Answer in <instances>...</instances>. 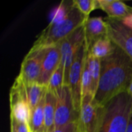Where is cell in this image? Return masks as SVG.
Here are the masks:
<instances>
[{"label": "cell", "mask_w": 132, "mask_h": 132, "mask_svg": "<svg viewBox=\"0 0 132 132\" xmlns=\"http://www.w3.org/2000/svg\"><path fill=\"white\" fill-rule=\"evenodd\" d=\"M127 92H128V94L132 97V79L131 80V82H130V84H129L128 89H127Z\"/></svg>", "instance_id": "d4e9b609"}, {"label": "cell", "mask_w": 132, "mask_h": 132, "mask_svg": "<svg viewBox=\"0 0 132 132\" xmlns=\"http://www.w3.org/2000/svg\"><path fill=\"white\" fill-rule=\"evenodd\" d=\"M52 132H77V122H73L65 126L55 128Z\"/></svg>", "instance_id": "603a6c76"}, {"label": "cell", "mask_w": 132, "mask_h": 132, "mask_svg": "<svg viewBox=\"0 0 132 132\" xmlns=\"http://www.w3.org/2000/svg\"><path fill=\"white\" fill-rule=\"evenodd\" d=\"M84 26L87 50L97 39L108 36V24L102 17H88Z\"/></svg>", "instance_id": "8fae6325"}, {"label": "cell", "mask_w": 132, "mask_h": 132, "mask_svg": "<svg viewBox=\"0 0 132 132\" xmlns=\"http://www.w3.org/2000/svg\"><path fill=\"white\" fill-rule=\"evenodd\" d=\"M106 22L108 38L132 60V29L124 26L121 19L108 18Z\"/></svg>", "instance_id": "9c48e42d"}, {"label": "cell", "mask_w": 132, "mask_h": 132, "mask_svg": "<svg viewBox=\"0 0 132 132\" xmlns=\"http://www.w3.org/2000/svg\"><path fill=\"white\" fill-rule=\"evenodd\" d=\"M70 7V5L68 6L65 5L64 2H61L58 6L54 8L50 12V24H57L64 21L68 15Z\"/></svg>", "instance_id": "d6986e66"}, {"label": "cell", "mask_w": 132, "mask_h": 132, "mask_svg": "<svg viewBox=\"0 0 132 132\" xmlns=\"http://www.w3.org/2000/svg\"><path fill=\"white\" fill-rule=\"evenodd\" d=\"M131 79L132 60L115 46L113 53L101 60V77L94 101L104 108L113 98L127 91Z\"/></svg>", "instance_id": "6da1fadb"}, {"label": "cell", "mask_w": 132, "mask_h": 132, "mask_svg": "<svg viewBox=\"0 0 132 132\" xmlns=\"http://www.w3.org/2000/svg\"><path fill=\"white\" fill-rule=\"evenodd\" d=\"M26 95L28 103L32 111L40 103L42 99L45 97L47 87H44L38 83L29 84L26 86Z\"/></svg>", "instance_id": "2e32d148"}, {"label": "cell", "mask_w": 132, "mask_h": 132, "mask_svg": "<svg viewBox=\"0 0 132 132\" xmlns=\"http://www.w3.org/2000/svg\"><path fill=\"white\" fill-rule=\"evenodd\" d=\"M31 132H34V131H31Z\"/></svg>", "instance_id": "83f0119b"}, {"label": "cell", "mask_w": 132, "mask_h": 132, "mask_svg": "<svg viewBox=\"0 0 132 132\" xmlns=\"http://www.w3.org/2000/svg\"><path fill=\"white\" fill-rule=\"evenodd\" d=\"M121 22L124 24V26H125L127 28L132 29V13L129 14L124 19H122Z\"/></svg>", "instance_id": "cb8c5ba5"}, {"label": "cell", "mask_w": 132, "mask_h": 132, "mask_svg": "<svg viewBox=\"0 0 132 132\" xmlns=\"http://www.w3.org/2000/svg\"><path fill=\"white\" fill-rule=\"evenodd\" d=\"M46 49L31 48L25 56L22 64L19 78L26 86L38 83L42 70V63Z\"/></svg>", "instance_id": "ba28073f"}, {"label": "cell", "mask_w": 132, "mask_h": 132, "mask_svg": "<svg viewBox=\"0 0 132 132\" xmlns=\"http://www.w3.org/2000/svg\"><path fill=\"white\" fill-rule=\"evenodd\" d=\"M88 94L93 95L92 88H91V77H90L88 67L86 63V60H85L84 67L83 75H82V83H81V99L82 97Z\"/></svg>", "instance_id": "44dd1931"}, {"label": "cell", "mask_w": 132, "mask_h": 132, "mask_svg": "<svg viewBox=\"0 0 132 132\" xmlns=\"http://www.w3.org/2000/svg\"><path fill=\"white\" fill-rule=\"evenodd\" d=\"M103 108L94 101L92 94L81 99V105L77 118V132H97L102 115Z\"/></svg>", "instance_id": "277c9868"}, {"label": "cell", "mask_w": 132, "mask_h": 132, "mask_svg": "<svg viewBox=\"0 0 132 132\" xmlns=\"http://www.w3.org/2000/svg\"><path fill=\"white\" fill-rule=\"evenodd\" d=\"M56 97L55 92L47 89L45 95L44 105V132H52L55 129V114Z\"/></svg>", "instance_id": "4fadbf2b"}, {"label": "cell", "mask_w": 132, "mask_h": 132, "mask_svg": "<svg viewBox=\"0 0 132 132\" xmlns=\"http://www.w3.org/2000/svg\"><path fill=\"white\" fill-rule=\"evenodd\" d=\"M11 127L15 132H31L29 124L19 122L12 118H11Z\"/></svg>", "instance_id": "7402d4cb"}, {"label": "cell", "mask_w": 132, "mask_h": 132, "mask_svg": "<svg viewBox=\"0 0 132 132\" xmlns=\"http://www.w3.org/2000/svg\"><path fill=\"white\" fill-rule=\"evenodd\" d=\"M127 132H132V114L131 116V119H130V122L128 125V131Z\"/></svg>", "instance_id": "484cf974"}, {"label": "cell", "mask_w": 132, "mask_h": 132, "mask_svg": "<svg viewBox=\"0 0 132 132\" xmlns=\"http://www.w3.org/2000/svg\"><path fill=\"white\" fill-rule=\"evenodd\" d=\"M104 11L110 19H122L132 13V9L119 0H96V9Z\"/></svg>", "instance_id": "7c38bea8"}, {"label": "cell", "mask_w": 132, "mask_h": 132, "mask_svg": "<svg viewBox=\"0 0 132 132\" xmlns=\"http://www.w3.org/2000/svg\"><path fill=\"white\" fill-rule=\"evenodd\" d=\"M73 4L86 17H89L90 13L96 9V0H73Z\"/></svg>", "instance_id": "ffe728a7"}, {"label": "cell", "mask_w": 132, "mask_h": 132, "mask_svg": "<svg viewBox=\"0 0 132 132\" xmlns=\"http://www.w3.org/2000/svg\"><path fill=\"white\" fill-rule=\"evenodd\" d=\"M115 45L108 36L101 38L95 41L88 49V54L100 60H103L111 55L114 50Z\"/></svg>", "instance_id": "5bb4252c"}, {"label": "cell", "mask_w": 132, "mask_h": 132, "mask_svg": "<svg viewBox=\"0 0 132 132\" xmlns=\"http://www.w3.org/2000/svg\"><path fill=\"white\" fill-rule=\"evenodd\" d=\"M87 18L73 5L72 2L66 19L60 23L49 24L38 36L32 48L46 49L59 44L73 31L83 26Z\"/></svg>", "instance_id": "3957f363"}, {"label": "cell", "mask_w": 132, "mask_h": 132, "mask_svg": "<svg viewBox=\"0 0 132 132\" xmlns=\"http://www.w3.org/2000/svg\"><path fill=\"white\" fill-rule=\"evenodd\" d=\"M88 53L87 45L84 43L77 50L73 64L70 68L69 75V84L73 107L75 111L79 114L80 105H81V83H82V75L84 67L85 60Z\"/></svg>", "instance_id": "8992f818"}, {"label": "cell", "mask_w": 132, "mask_h": 132, "mask_svg": "<svg viewBox=\"0 0 132 132\" xmlns=\"http://www.w3.org/2000/svg\"><path fill=\"white\" fill-rule=\"evenodd\" d=\"M132 114V97L125 91L104 108L97 132H127Z\"/></svg>", "instance_id": "7a4b0ae2"}, {"label": "cell", "mask_w": 132, "mask_h": 132, "mask_svg": "<svg viewBox=\"0 0 132 132\" xmlns=\"http://www.w3.org/2000/svg\"><path fill=\"white\" fill-rule=\"evenodd\" d=\"M86 63L88 67L90 77H91V88H92V94L94 97L95 96L101 77V60L97 59L96 57L92 56L91 55L88 54L86 57Z\"/></svg>", "instance_id": "9a60e30c"}, {"label": "cell", "mask_w": 132, "mask_h": 132, "mask_svg": "<svg viewBox=\"0 0 132 132\" xmlns=\"http://www.w3.org/2000/svg\"><path fill=\"white\" fill-rule=\"evenodd\" d=\"M64 85V72L63 66L60 64L57 67V69L55 70V72L53 73V75L50 77V80L49 81L47 89L56 92L60 88H61Z\"/></svg>", "instance_id": "ac0fdd59"}, {"label": "cell", "mask_w": 132, "mask_h": 132, "mask_svg": "<svg viewBox=\"0 0 132 132\" xmlns=\"http://www.w3.org/2000/svg\"><path fill=\"white\" fill-rule=\"evenodd\" d=\"M44 105H45V97L42 99V101L38 104V106L32 111L31 118L29 121V127L31 131L44 132V125H45Z\"/></svg>", "instance_id": "e0dca14e"}, {"label": "cell", "mask_w": 132, "mask_h": 132, "mask_svg": "<svg viewBox=\"0 0 132 132\" xmlns=\"http://www.w3.org/2000/svg\"><path fill=\"white\" fill-rule=\"evenodd\" d=\"M84 25L80 26L59 43L61 53V64L64 72V85L67 86L69 84L70 71L76 53L85 42V31Z\"/></svg>", "instance_id": "5b68a950"}, {"label": "cell", "mask_w": 132, "mask_h": 132, "mask_svg": "<svg viewBox=\"0 0 132 132\" xmlns=\"http://www.w3.org/2000/svg\"><path fill=\"white\" fill-rule=\"evenodd\" d=\"M11 132H15V130H14L12 127H11Z\"/></svg>", "instance_id": "4316f807"}, {"label": "cell", "mask_w": 132, "mask_h": 132, "mask_svg": "<svg viewBox=\"0 0 132 132\" xmlns=\"http://www.w3.org/2000/svg\"><path fill=\"white\" fill-rule=\"evenodd\" d=\"M55 94L56 97L55 128L77 121L78 114L73 107L70 87L63 85Z\"/></svg>", "instance_id": "52a82bcc"}, {"label": "cell", "mask_w": 132, "mask_h": 132, "mask_svg": "<svg viewBox=\"0 0 132 132\" xmlns=\"http://www.w3.org/2000/svg\"><path fill=\"white\" fill-rule=\"evenodd\" d=\"M61 62V53L60 44L46 48V54L42 63L41 74L38 84L46 87L51 76L60 66Z\"/></svg>", "instance_id": "30bf717a"}]
</instances>
